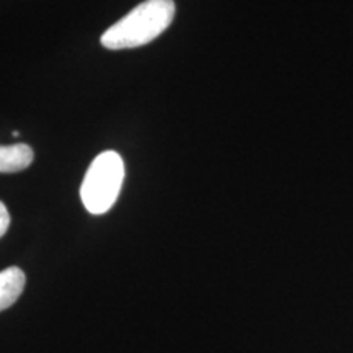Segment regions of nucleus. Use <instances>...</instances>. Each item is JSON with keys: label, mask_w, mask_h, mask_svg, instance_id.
<instances>
[{"label": "nucleus", "mask_w": 353, "mask_h": 353, "mask_svg": "<svg viewBox=\"0 0 353 353\" xmlns=\"http://www.w3.org/2000/svg\"><path fill=\"white\" fill-rule=\"evenodd\" d=\"M34 159L33 149L28 144L0 145V172L2 174H15L28 169Z\"/></svg>", "instance_id": "7ed1b4c3"}, {"label": "nucleus", "mask_w": 353, "mask_h": 353, "mask_svg": "<svg viewBox=\"0 0 353 353\" xmlns=\"http://www.w3.org/2000/svg\"><path fill=\"white\" fill-rule=\"evenodd\" d=\"M174 17V0H144L101 34V44L114 51L144 46L164 33Z\"/></svg>", "instance_id": "f257e3e1"}, {"label": "nucleus", "mask_w": 353, "mask_h": 353, "mask_svg": "<svg viewBox=\"0 0 353 353\" xmlns=\"http://www.w3.org/2000/svg\"><path fill=\"white\" fill-rule=\"evenodd\" d=\"M25 283V273L19 267H10L0 272V312L17 303L23 293Z\"/></svg>", "instance_id": "20e7f679"}, {"label": "nucleus", "mask_w": 353, "mask_h": 353, "mask_svg": "<svg viewBox=\"0 0 353 353\" xmlns=\"http://www.w3.org/2000/svg\"><path fill=\"white\" fill-rule=\"evenodd\" d=\"M125 180V162L114 151H105L94 159L81 187L83 206L92 214H105L113 208Z\"/></svg>", "instance_id": "f03ea898"}, {"label": "nucleus", "mask_w": 353, "mask_h": 353, "mask_svg": "<svg viewBox=\"0 0 353 353\" xmlns=\"http://www.w3.org/2000/svg\"><path fill=\"white\" fill-rule=\"evenodd\" d=\"M8 226H10V214L7 206L0 201V237H3V234L8 231Z\"/></svg>", "instance_id": "39448f33"}]
</instances>
